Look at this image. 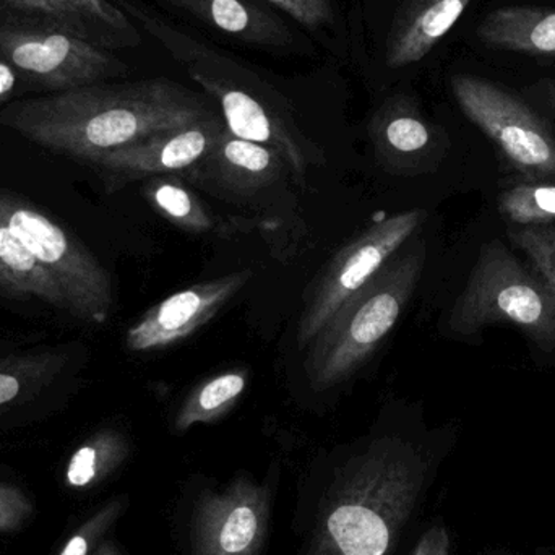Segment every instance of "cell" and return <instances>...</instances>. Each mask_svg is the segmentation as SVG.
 <instances>
[{"label":"cell","instance_id":"8","mask_svg":"<svg viewBox=\"0 0 555 555\" xmlns=\"http://www.w3.org/2000/svg\"><path fill=\"white\" fill-rule=\"evenodd\" d=\"M224 129L223 117L215 114L192 126L156 133L104 153L91 166L96 169L107 192L120 191L142 179L188 175L210 155Z\"/></svg>","mask_w":555,"mask_h":555},{"label":"cell","instance_id":"17","mask_svg":"<svg viewBox=\"0 0 555 555\" xmlns=\"http://www.w3.org/2000/svg\"><path fill=\"white\" fill-rule=\"evenodd\" d=\"M371 133L378 158L385 165L420 155L433 143L430 127L416 111L401 101H388L375 114Z\"/></svg>","mask_w":555,"mask_h":555},{"label":"cell","instance_id":"5","mask_svg":"<svg viewBox=\"0 0 555 555\" xmlns=\"http://www.w3.org/2000/svg\"><path fill=\"white\" fill-rule=\"evenodd\" d=\"M0 221L57 283L72 317L103 325L114 306L113 281L103 263L65 228L26 198L0 189Z\"/></svg>","mask_w":555,"mask_h":555},{"label":"cell","instance_id":"23","mask_svg":"<svg viewBox=\"0 0 555 555\" xmlns=\"http://www.w3.org/2000/svg\"><path fill=\"white\" fill-rule=\"evenodd\" d=\"M52 358H31L0 365V406L15 401L26 388L36 384L38 374L51 372Z\"/></svg>","mask_w":555,"mask_h":555},{"label":"cell","instance_id":"22","mask_svg":"<svg viewBox=\"0 0 555 555\" xmlns=\"http://www.w3.org/2000/svg\"><path fill=\"white\" fill-rule=\"evenodd\" d=\"M511 240L555 291V224L512 230Z\"/></svg>","mask_w":555,"mask_h":555},{"label":"cell","instance_id":"28","mask_svg":"<svg viewBox=\"0 0 555 555\" xmlns=\"http://www.w3.org/2000/svg\"><path fill=\"white\" fill-rule=\"evenodd\" d=\"M0 3L10 7V9L22 10V12L38 13V15L49 16V18L54 20V22L61 25L57 13H55V10L52 9L46 0H0Z\"/></svg>","mask_w":555,"mask_h":555},{"label":"cell","instance_id":"29","mask_svg":"<svg viewBox=\"0 0 555 555\" xmlns=\"http://www.w3.org/2000/svg\"><path fill=\"white\" fill-rule=\"evenodd\" d=\"M18 72L5 59L0 57V104L7 103L15 93Z\"/></svg>","mask_w":555,"mask_h":555},{"label":"cell","instance_id":"7","mask_svg":"<svg viewBox=\"0 0 555 555\" xmlns=\"http://www.w3.org/2000/svg\"><path fill=\"white\" fill-rule=\"evenodd\" d=\"M424 217L423 210H411L385 218L339 250L307 299L297 326L299 348H309L336 312L400 253Z\"/></svg>","mask_w":555,"mask_h":555},{"label":"cell","instance_id":"26","mask_svg":"<svg viewBox=\"0 0 555 555\" xmlns=\"http://www.w3.org/2000/svg\"><path fill=\"white\" fill-rule=\"evenodd\" d=\"M453 540L449 528L442 524L433 525L424 531L411 555H452Z\"/></svg>","mask_w":555,"mask_h":555},{"label":"cell","instance_id":"31","mask_svg":"<svg viewBox=\"0 0 555 555\" xmlns=\"http://www.w3.org/2000/svg\"><path fill=\"white\" fill-rule=\"evenodd\" d=\"M61 555H87V541L81 537L74 538Z\"/></svg>","mask_w":555,"mask_h":555},{"label":"cell","instance_id":"15","mask_svg":"<svg viewBox=\"0 0 555 555\" xmlns=\"http://www.w3.org/2000/svg\"><path fill=\"white\" fill-rule=\"evenodd\" d=\"M0 294L10 299H38L62 312L72 313L61 287L36 262L18 237L0 221Z\"/></svg>","mask_w":555,"mask_h":555},{"label":"cell","instance_id":"10","mask_svg":"<svg viewBox=\"0 0 555 555\" xmlns=\"http://www.w3.org/2000/svg\"><path fill=\"white\" fill-rule=\"evenodd\" d=\"M192 78L220 104L228 132L247 142L275 150L297 175H304L309 165V155L280 117L270 113L256 98L223 81L198 72H192Z\"/></svg>","mask_w":555,"mask_h":555},{"label":"cell","instance_id":"19","mask_svg":"<svg viewBox=\"0 0 555 555\" xmlns=\"http://www.w3.org/2000/svg\"><path fill=\"white\" fill-rule=\"evenodd\" d=\"M145 195L155 210L176 227L191 233H207L214 230V220L202 202L175 176L149 179Z\"/></svg>","mask_w":555,"mask_h":555},{"label":"cell","instance_id":"4","mask_svg":"<svg viewBox=\"0 0 555 555\" xmlns=\"http://www.w3.org/2000/svg\"><path fill=\"white\" fill-rule=\"evenodd\" d=\"M0 57L28 83L51 93L103 83L127 70L106 49L72 35L54 20L0 3Z\"/></svg>","mask_w":555,"mask_h":555},{"label":"cell","instance_id":"30","mask_svg":"<svg viewBox=\"0 0 555 555\" xmlns=\"http://www.w3.org/2000/svg\"><path fill=\"white\" fill-rule=\"evenodd\" d=\"M528 94L555 114V80L543 78L537 81L533 87L528 88Z\"/></svg>","mask_w":555,"mask_h":555},{"label":"cell","instance_id":"33","mask_svg":"<svg viewBox=\"0 0 555 555\" xmlns=\"http://www.w3.org/2000/svg\"><path fill=\"white\" fill-rule=\"evenodd\" d=\"M531 555H555V546H547V544L538 546Z\"/></svg>","mask_w":555,"mask_h":555},{"label":"cell","instance_id":"14","mask_svg":"<svg viewBox=\"0 0 555 555\" xmlns=\"http://www.w3.org/2000/svg\"><path fill=\"white\" fill-rule=\"evenodd\" d=\"M478 38L491 48L555 57V10L501 7L482 20Z\"/></svg>","mask_w":555,"mask_h":555},{"label":"cell","instance_id":"18","mask_svg":"<svg viewBox=\"0 0 555 555\" xmlns=\"http://www.w3.org/2000/svg\"><path fill=\"white\" fill-rule=\"evenodd\" d=\"M328 530L345 555H384L390 541L385 521L371 508L359 505L333 512Z\"/></svg>","mask_w":555,"mask_h":555},{"label":"cell","instance_id":"32","mask_svg":"<svg viewBox=\"0 0 555 555\" xmlns=\"http://www.w3.org/2000/svg\"><path fill=\"white\" fill-rule=\"evenodd\" d=\"M479 555H521L517 553V551L512 550V547L507 546H494V547H486Z\"/></svg>","mask_w":555,"mask_h":555},{"label":"cell","instance_id":"1","mask_svg":"<svg viewBox=\"0 0 555 555\" xmlns=\"http://www.w3.org/2000/svg\"><path fill=\"white\" fill-rule=\"evenodd\" d=\"M207 101L168 78L87 85L0 109V126L23 139L91 163L98 156L156 133L215 116Z\"/></svg>","mask_w":555,"mask_h":555},{"label":"cell","instance_id":"20","mask_svg":"<svg viewBox=\"0 0 555 555\" xmlns=\"http://www.w3.org/2000/svg\"><path fill=\"white\" fill-rule=\"evenodd\" d=\"M247 377L244 372H228L198 385L178 417L179 427L210 421L230 410L246 390Z\"/></svg>","mask_w":555,"mask_h":555},{"label":"cell","instance_id":"13","mask_svg":"<svg viewBox=\"0 0 555 555\" xmlns=\"http://www.w3.org/2000/svg\"><path fill=\"white\" fill-rule=\"evenodd\" d=\"M224 35L259 46H286L293 35L286 23L250 0H166Z\"/></svg>","mask_w":555,"mask_h":555},{"label":"cell","instance_id":"24","mask_svg":"<svg viewBox=\"0 0 555 555\" xmlns=\"http://www.w3.org/2000/svg\"><path fill=\"white\" fill-rule=\"evenodd\" d=\"M257 531L256 514L249 507H237L228 517L220 534V544L223 551L237 554L253 543Z\"/></svg>","mask_w":555,"mask_h":555},{"label":"cell","instance_id":"3","mask_svg":"<svg viewBox=\"0 0 555 555\" xmlns=\"http://www.w3.org/2000/svg\"><path fill=\"white\" fill-rule=\"evenodd\" d=\"M524 330L544 351H555V291L499 241L486 244L450 312L449 328L473 335L495 323Z\"/></svg>","mask_w":555,"mask_h":555},{"label":"cell","instance_id":"12","mask_svg":"<svg viewBox=\"0 0 555 555\" xmlns=\"http://www.w3.org/2000/svg\"><path fill=\"white\" fill-rule=\"evenodd\" d=\"M472 0H403L388 33L387 64L406 67L423 61L456 25Z\"/></svg>","mask_w":555,"mask_h":555},{"label":"cell","instance_id":"6","mask_svg":"<svg viewBox=\"0 0 555 555\" xmlns=\"http://www.w3.org/2000/svg\"><path fill=\"white\" fill-rule=\"evenodd\" d=\"M452 91L465 116L531 182L555 184V135L550 124L517 94L473 75H455Z\"/></svg>","mask_w":555,"mask_h":555},{"label":"cell","instance_id":"16","mask_svg":"<svg viewBox=\"0 0 555 555\" xmlns=\"http://www.w3.org/2000/svg\"><path fill=\"white\" fill-rule=\"evenodd\" d=\"M57 13L59 22L72 35L101 49L133 46L139 33L122 10L107 0H46Z\"/></svg>","mask_w":555,"mask_h":555},{"label":"cell","instance_id":"21","mask_svg":"<svg viewBox=\"0 0 555 555\" xmlns=\"http://www.w3.org/2000/svg\"><path fill=\"white\" fill-rule=\"evenodd\" d=\"M501 211L521 228L555 224V184L530 182L515 185L501 197Z\"/></svg>","mask_w":555,"mask_h":555},{"label":"cell","instance_id":"9","mask_svg":"<svg viewBox=\"0 0 555 555\" xmlns=\"http://www.w3.org/2000/svg\"><path fill=\"white\" fill-rule=\"evenodd\" d=\"M250 270L194 284L156 304L133 323L126 346L133 352L156 351L189 338L207 325L249 283Z\"/></svg>","mask_w":555,"mask_h":555},{"label":"cell","instance_id":"25","mask_svg":"<svg viewBox=\"0 0 555 555\" xmlns=\"http://www.w3.org/2000/svg\"><path fill=\"white\" fill-rule=\"evenodd\" d=\"M267 2L273 3L307 28H320L333 22L330 0H267Z\"/></svg>","mask_w":555,"mask_h":555},{"label":"cell","instance_id":"11","mask_svg":"<svg viewBox=\"0 0 555 555\" xmlns=\"http://www.w3.org/2000/svg\"><path fill=\"white\" fill-rule=\"evenodd\" d=\"M283 156L269 146L221 133L210 155L188 172V178L249 195L272 184L284 166Z\"/></svg>","mask_w":555,"mask_h":555},{"label":"cell","instance_id":"2","mask_svg":"<svg viewBox=\"0 0 555 555\" xmlns=\"http://www.w3.org/2000/svg\"><path fill=\"white\" fill-rule=\"evenodd\" d=\"M426 254L424 241L411 237V243L404 244L400 253L336 312L310 343L304 364L310 388L325 391L338 387L369 361L406 309L423 275Z\"/></svg>","mask_w":555,"mask_h":555},{"label":"cell","instance_id":"27","mask_svg":"<svg viewBox=\"0 0 555 555\" xmlns=\"http://www.w3.org/2000/svg\"><path fill=\"white\" fill-rule=\"evenodd\" d=\"M98 452L94 447H81L70 465H68L67 478L72 486H85L94 478L96 473Z\"/></svg>","mask_w":555,"mask_h":555}]
</instances>
